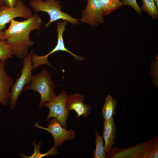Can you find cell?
Masks as SVG:
<instances>
[{"label":"cell","instance_id":"6da1fadb","mask_svg":"<svg viewBox=\"0 0 158 158\" xmlns=\"http://www.w3.org/2000/svg\"><path fill=\"white\" fill-rule=\"evenodd\" d=\"M42 24L41 17L36 13L23 21L11 20L4 34L13 55L20 59L28 55L29 48L34 44L30 37V33L32 30H40Z\"/></svg>","mask_w":158,"mask_h":158},{"label":"cell","instance_id":"8992f818","mask_svg":"<svg viewBox=\"0 0 158 158\" xmlns=\"http://www.w3.org/2000/svg\"><path fill=\"white\" fill-rule=\"evenodd\" d=\"M68 22L67 20H63L62 22L58 21L56 23L57 31V42L54 48L46 55L40 56L32 53L31 56V61L33 70L41 65L46 64L55 69L51 64L48 61V57L54 53L58 51H64L68 52L74 57L75 61H82L84 58L73 54L67 49L65 46L63 38V33L65 30L66 27Z\"/></svg>","mask_w":158,"mask_h":158},{"label":"cell","instance_id":"ba28073f","mask_svg":"<svg viewBox=\"0 0 158 158\" xmlns=\"http://www.w3.org/2000/svg\"><path fill=\"white\" fill-rule=\"evenodd\" d=\"M30 9L21 0H18L16 5L13 7L5 5L0 6V31L5 29L6 25L14 18L21 17L28 19L33 16Z\"/></svg>","mask_w":158,"mask_h":158},{"label":"cell","instance_id":"5b68a950","mask_svg":"<svg viewBox=\"0 0 158 158\" xmlns=\"http://www.w3.org/2000/svg\"><path fill=\"white\" fill-rule=\"evenodd\" d=\"M33 50H31L24 58L20 72L21 74L11 87V92L9 98L10 109L12 110L16 106L19 95L23 90L25 86L31 82L33 76V69L31 56Z\"/></svg>","mask_w":158,"mask_h":158},{"label":"cell","instance_id":"44dd1931","mask_svg":"<svg viewBox=\"0 0 158 158\" xmlns=\"http://www.w3.org/2000/svg\"><path fill=\"white\" fill-rule=\"evenodd\" d=\"M18 0H0V5H6L13 7L17 4Z\"/></svg>","mask_w":158,"mask_h":158},{"label":"cell","instance_id":"277c9868","mask_svg":"<svg viewBox=\"0 0 158 158\" xmlns=\"http://www.w3.org/2000/svg\"><path fill=\"white\" fill-rule=\"evenodd\" d=\"M30 5L35 13L43 12L48 14L50 19L45 25L46 27L52 23L61 19L67 20L73 25L79 23L78 19L61 11L62 6L59 1L56 0H46L45 1L42 0H30Z\"/></svg>","mask_w":158,"mask_h":158},{"label":"cell","instance_id":"e0dca14e","mask_svg":"<svg viewBox=\"0 0 158 158\" xmlns=\"http://www.w3.org/2000/svg\"><path fill=\"white\" fill-rule=\"evenodd\" d=\"M95 135L96 148L93 153V157L94 158H105L106 153L104 150L103 137L100 135V133L97 130L95 131Z\"/></svg>","mask_w":158,"mask_h":158},{"label":"cell","instance_id":"8fae6325","mask_svg":"<svg viewBox=\"0 0 158 158\" xmlns=\"http://www.w3.org/2000/svg\"><path fill=\"white\" fill-rule=\"evenodd\" d=\"M84 96L79 93L73 94L69 96L66 107L68 110H73L77 114V117L82 116L83 117L89 116L91 112V107L89 104L83 103Z\"/></svg>","mask_w":158,"mask_h":158},{"label":"cell","instance_id":"ac0fdd59","mask_svg":"<svg viewBox=\"0 0 158 158\" xmlns=\"http://www.w3.org/2000/svg\"><path fill=\"white\" fill-rule=\"evenodd\" d=\"M142 5L141 8L146 12L154 20H157L158 17V9L156 7L154 0H141Z\"/></svg>","mask_w":158,"mask_h":158},{"label":"cell","instance_id":"7c38bea8","mask_svg":"<svg viewBox=\"0 0 158 158\" xmlns=\"http://www.w3.org/2000/svg\"><path fill=\"white\" fill-rule=\"evenodd\" d=\"M5 61H0V103L6 106L10 97V89L14 83L13 80L5 69Z\"/></svg>","mask_w":158,"mask_h":158},{"label":"cell","instance_id":"cb8c5ba5","mask_svg":"<svg viewBox=\"0 0 158 158\" xmlns=\"http://www.w3.org/2000/svg\"><path fill=\"white\" fill-rule=\"evenodd\" d=\"M121 0L122 1V0Z\"/></svg>","mask_w":158,"mask_h":158},{"label":"cell","instance_id":"ffe728a7","mask_svg":"<svg viewBox=\"0 0 158 158\" xmlns=\"http://www.w3.org/2000/svg\"><path fill=\"white\" fill-rule=\"evenodd\" d=\"M123 5H129L139 15L142 13V10L137 4L136 0H122Z\"/></svg>","mask_w":158,"mask_h":158},{"label":"cell","instance_id":"9c48e42d","mask_svg":"<svg viewBox=\"0 0 158 158\" xmlns=\"http://www.w3.org/2000/svg\"><path fill=\"white\" fill-rule=\"evenodd\" d=\"M46 126L47 127L41 126L37 121L33 126L49 133L53 138L54 147H55L61 145L65 141L72 140L75 137V133L73 130H67L66 128L61 125L55 118L50 120L48 124Z\"/></svg>","mask_w":158,"mask_h":158},{"label":"cell","instance_id":"30bf717a","mask_svg":"<svg viewBox=\"0 0 158 158\" xmlns=\"http://www.w3.org/2000/svg\"><path fill=\"white\" fill-rule=\"evenodd\" d=\"M87 2L85 9L83 11L82 18L79 20L94 27L103 23V11L99 0H87Z\"/></svg>","mask_w":158,"mask_h":158},{"label":"cell","instance_id":"5bb4252c","mask_svg":"<svg viewBox=\"0 0 158 158\" xmlns=\"http://www.w3.org/2000/svg\"><path fill=\"white\" fill-rule=\"evenodd\" d=\"M116 100L110 95L107 97L102 108V114L104 120H108L116 115L115 108L116 104Z\"/></svg>","mask_w":158,"mask_h":158},{"label":"cell","instance_id":"4fadbf2b","mask_svg":"<svg viewBox=\"0 0 158 158\" xmlns=\"http://www.w3.org/2000/svg\"><path fill=\"white\" fill-rule=\"evenodd\" d=\"M102 136L105 141L104 150L108 153L112 148L113 145L115 143L114 139L116 135V126L113 118L110 120H104Z\"/></svg>","mask_w":158,"mask_h":158},{"label":"cell","instance_id":"2e32d148","mask_svg":"<svg viewBox=\"0 0 158 158\" xmlns=\"http://www.w3.org/2000/svg\"><path fill=\"white\" fill-rule=\"evenodd\" d=\"M103 11V16H108L123 5L121 0H98Z\"/></svg>","mask_w":158,"mask_h":158},{"label":"cell","instance_id":"7a4b0ae2","mask_svg":"<svg viewBox=\"0 0 158 158\" xmlns=\"http://www.w3.org/2000/svg\"><path fill=\"white\" fill-rule=\"evenodd\" d=\"M158 136L145 142L126 149L112 148L106 158H158Z\"/></svg>","mask_w":158,"mask_h":158},{"label":"cell","instance_id":"7402d4cb","mask_svg":"<svg viewBox=\"0 0 158 158\" xmlns=\"http://www.w3.org/2000/svg\"><path fill=\"white\" fill-rule=\"evenodd\" d=\"M6 40L4 37V31H0V41Z\"/></svg>","mask_w":158,"mask_h":158},{"label":"cell","instance_id":"d6986e66","mask_svg":"<svg viewBox=\"0 0 158 158\" xmlns=\"http://www.w3.org/2000/svg\"><path fill=\"white\" fill-rule=\"evenodd\" d=\"M13 55L10 47L6 40L0 41V61H5Z\"/></svg>","mask_w":158,"mask_h":158},{"label":"cell","instance_id":"9a60e30c","mask_svg":"<svg viewBox=\"0 0 158 158\" xmlns=\"http://www.w3.org/2000/svg\"><path fill=\"white\" fill-rule=\"evenodd\" d=\"M42 144L41 141L39 142L37 144L34 141L32 144L34 148V152L31 156H28L25 154L23 152H21L19 154L20 157L24 158H41L44 156H53L58 154L59 152L58 150L54 147H51L47 152L44 154H42L40 152V148Z\"/></svg>","mask_w":158,"mask_h":158},{"label":"cell","instance_id":"52a82bcc","mask_svg":"<svg viewBox=\"0 0 158 158\" xmlns=\"http://www.w3.org/2000/svg\"><path fill=\"white\" fill-rule=\"evenodd\" d=\"M68 96L63 89L59 95L56 96L51 101L44 103L43 106L49 109L46 121L51 118H55L63 127H67L66 121L70 113L66 107V103Z\"/></svg>","mask_w":158,"mask_h":158},{"label":"cell","instance_id":"603a6c76","mask_svg":"<svg viewBox=\"0 0 158 158\" xmlns=\"http://www.w3.org/2000/svg\"><path fill=\"white\" fill-rule=\"evenodd\" d=\"M155 4L157 8H158V0H154Z\"/></svg>","mask_w":158,"mask_h":158},{"label":"cell","instance_id":"3957f363","mask_svg":"<svg viewBox=\"0 0 158 158\" xmlns=\"http://www.w3.org/2000/svg\"><path fill=\"white\" fill-rule=\"evenodd\" d=\"M50 73L45 68L32 76L30 83L25 86V90H31L39 93L41 96L39 107L42 108L44 103L51 101L56 96L54 84L51 80Z\"/></svg>","mask_w":158,"mask_h":158}]
</instances>
